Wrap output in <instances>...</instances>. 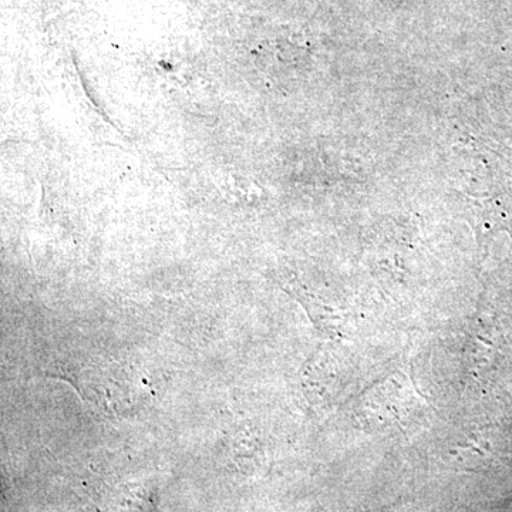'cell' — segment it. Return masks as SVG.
I'll return each mask as SVG.
<instances>
[{
	"label": "cell",
	"mask_w": 512,
	"mask_h": 512,
	"mask_svg": "<svg viewBox=\"0 0 512 512\" xmlns=\"http://www.w3.org/2000/svg\"><path fill=\"white\" fill-rule=\"evenodd\" d=\"M128 372L121 369L106 370L96 369L94 372H84L80 376V382L77 383V389L84 390V396L99 404L106 409L119 407L121 400H126L131 393V387H136V383L128 377Z\"/></svg>",
	"instance_id": "obj_1"
},
{
	"label": "cell",
	"mask_w": 512,
	"mask_h": 512,
	"mask_svg": "<svg viewBox=\"0 0 512 512\" xmlns=\"http://www.w3.org/2000/svg\"><path fill=\"white\" fill-rule=\"evenodd\" d=\"M156 491L146 487H124L111 501L109 512H154Z\"/></svg>",
	"instance_id": "obj_2"
},
{
	"label": "cell",
	"mask_w": 512,
	"mask_h": 512,
	"mask_svg": "<svg viewBox=\"0 0 512 512\" xmlns=\"http://www.w3.org/2000/svg\"><path fill=\"white\" fill-rule=\"evenodd\" d=\"M508 511L512 512V501H511L510 505H508Z\"/></svg>",
	"instance_id": "obj_3"
}]
</instances>
